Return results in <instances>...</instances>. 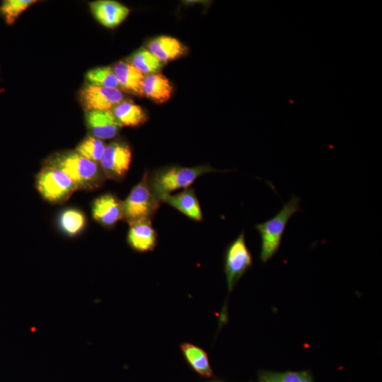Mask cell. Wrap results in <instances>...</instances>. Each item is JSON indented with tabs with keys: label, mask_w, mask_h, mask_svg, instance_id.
<instances>
[{
	"label": "cell",
	"mask_w": 382,
	"mask_h": 382,
	"mask_svg": "<svg viewBox=\"0 0 382 382\" xmlns=\"http://www.w3.org/2000/svg\"><path fill=\"white\" fill-rule=\"evenodd\" d=\"M259 382H313L306 371H287L283 373L265 371L260 374Z\"/></svg>",
	"instance_id": "cb8c5ba5"
},
{
	"label": "cell",
	"mask_w": 382,
	"mask_h": 382,
	"mask_svg": "<svg viewBox=\"0 0 382 382\" xmlns=\"http://www.w3.org/2000/svg\"><path fill=\"white\" fill-rule=\"evenodd\" d=\"M89 6L94 18L108 28L118 26L129 13L127 6L115 1H96L91 2Z\"/></svg>",
	"instance_id": "8fae6325"
},
{
	"label": "cell",
	"mask_w": 382,
	"mask_h": 382,
	"mask_svg": "<svg viewBox=\"0 0 382 382\" xmlns=\"http://www.w3.org/2000/svg\"><path fill=\"white\" fill-rule=\"evenodd\" d=\"M132 161L129 146L122 141H115L105 147L100 162L105 176L111 180H120L128 172Z\"/></svg>",
	"instance_id": "52a82bcc"
},
{
	"label": "cell",
	"mask_w": 382,
	"mask_h": 382,
	"mask_svg": "<svg viewBox=\"0 0 382 382\" xmlns=\"http://www.w3.org/2000/svg\"><path fill=\"white\" fill-rule=\"evenodd\" d=\"M91 211L96 221L111 227L123 219V202L112 194H104L93 201Z\"/></svg>",
	"instance_id": "9c48e42d"
},
{
	"label": "cell",
	"mask_w": 382,
	"mask_h": 382,
	"mask_svg": "<svg viewBox=\"0 0 382 382\" xmlns=\"http://www.w3.org/2000/svg\"><path fill=\"white\" fill-rule=\"evenodd\" d=\"M164 202L196 221L202 220L201 207L194 188L188 187L175 195H167L162 198Z\"/></svg>",
	"instance_id": "4fadbf2b"
},
{
	"label": "cell",
	"mask_w": 382,
	"mask_h": 382,
	"mask_svg": "<svg viewBox=\"0 0 382 382\" xmlns=\"http://www.w3.org/2000/svg\"><path fill=\"white\" fill-rule=\"evenodd\" d=\"M80 99L88 110H110L123 100L121 90L88 84L80 93Z\"/></svg>",
	"instance_id": "ba28073f"
},
{
	"label": "cell",
	"mask_w": 382,
	"mask_h": 382,
	"mask_svg": "<svg viewBox=\"0 0 382 382\" xmlns=\"http://www.w3.org/2000/svg\"><path fill=\"white\" fill-rule=\"evenodd\" d=\"M159 204L151 191L149 173L146 171L123 202V219L129 224L141 220L151 221Z\"/></svg>",
	"instance_id": "277c9868"
},
{
	"label": "cell",
	"mask_w": 382,
	"mask_h": 382,
	"mask_svg": "<svg viewBox=\"0 0 382 382\" xmlns=\"http://www.w3.org/2000/svg\"><path fill=\"white\" fill-rule=\"evenodd\" d=\"M128 245L134 250L145 253L153 250L157 243V234L151 221L141 220L129 224Z\"/></svg>",
	"instance_id": "7c38bea8"
},
{
	"label": "cell",
	"mask_w": 382,
	"mask_h": 382,
	"mask_svg": "<svg viewBox=\"0 0 382 382\" xmlns=\"http://www.w3.org/2000/svg\"><path fill=\"white\" fill-rule=\"evenodd\" d=\"M180 347L186 361L197 374L206 378L213 376L208 355L202 348L187 342L181 343Z\"/></svg>",
	"instance_id": "e0dca14e"
},
{
	"label": "cell",
	"mask_w": 382,
	"mask_h": 382,
	"mask_svg": "<svg viewBox=\"0 0 382 382\" xmlns=\"http://www.w3.org/2000/svg\"><path fill=\"white\" fill-rule=\"evenodd\" d=\"M59 224L65 234L73 236L83 229L86 217L83 213L77 209H66L60 214Z\"/></svg>",
	"instance_id": "ffe728a7"
},
{
	"label": "cell",
	"mask_w": 382,
	"mask_h": 382,
	"mask_svg": "<svg viewBox=\"0 0 382 382\" xmlns=\"http://www.w3.org/2000/svg\"><path fill=\"white\" fill-rule=\"evenodd\" d=\"M86 121L93 137L100 140L114 138L122 127L111 110L88 111Z\"/></svg>",
	"instance_id": "30bf717a"
},
{
	"label": "cell",
	"mask_w": 382,
	"mask_h": 382,
	"mask_svg": "<svg viewBox=\"0 0 382 382\" xmlns=\"http://www.w3.org/2000/svg\"><path fill=\"white\" fill-rule=\"evenodd\" d=\"M50 166L66 174L78 189L98 188L106 178L98 163L88 160L76 152L60 155L53 159Z\"/></svg>",
	"instance_id": "3957f363"
},
{
	"label": "cell",
	"mask_w": 382,
	"mask_h": 382,
	"mask_svg": "<svg viewBox=\"0 0 382 382\" xmlns=\"http://www.w3.org/2000/svg\"><path fill=\"white\" fill-rule=\"evenodd\" d=\"M209 165L194 167L167 166L149 173V185L153 195L160 202L172 192L188 188L199 177L210 172H220Z\"/></svg>",
	"instance_id": "6da1fadb"
},
{
	"label": "cell",
	"mask_w": 382,
	"mask_h": 382,
	"mask_svg": "<svg viewBox=\"0 0 382 382\" xmlns=\"http://www.w3.org/2000/svg\"><path fill=\"white\" fill-rule=\"evenodd\" d=\"M35 0H5L0 6V15L8 25H13L20 15L35 4Z\"/></svg>",
	"instance_id": "603a6c76"
},
{
	"label": "cell",
	"mask_w": 382,
	"mask_h": 382,
	"mask_svg": "<svg viewBox=\"0 0 382 382\" xmlns=\"http://www.w3.org/2000/svg\"><path fill=\"white\" fill-rule=\"evenodd\" d=\"M88 84L109 88L121 89L118 79L110 66H100L88 71L86 74Z\"/></svg>",
	"instance_id": "44dd1931"
},
{
	"label": "cell",
	"mask_w": 382,
	"mask_h": 382,
	"mask_svg": "<svg viewBox=\"0 0 382 382\" xmlns=\"http://www.w3.org/2000/svg\"><path fill=\"white\" fill-rule=\"evenodd\" d=\"M147 49L163 63L177 59L187 52V47L178 40L166 35L150 40Z\"/></svg>",
	"instance_id": "5bb4252c"
},
{
	"label": "cell",
	"mask_w": 382,
	"mask_h": 382,
	"mask_svg": "<svg viewBox=\"0 0 382 382\" xmlns=\"http://www.w3.org/2000/svg\"><path fill=\"white\" fill-rule=\"evenodd\" d=\"M300 201V197L293 195L274 216L255 226L260 237V258L262 262H267L278 251L289 221L301 211Z\"/></svg>",
	"instance_id": "7a4b0ae2"
},
{
	"label": "cell",
	"mask_w": 382,
	"mask_h": 382,
	"mask_svg": "<svg viewBox=\"0 0 382 382\" xmlns=\"http://www.w3.org/2000/svg\"><path fill=\"white\" fill-rule=\"evenodd\" d=\"M112 69L122 90L138 96H143L142 83L145 76L141 72L125 61L117 62Z\"/></svg>",
	"instance_id": "9a60e30c"
},
{
	"label": "cell",
	"mask_w": 382,
	"mask_h": 382,
	"mask_svg": "<svg viewBox=\"0 0 382 382\" xmlns=\"http://www.w3.org/2000/svg\"><path fill=\"white\" fill-rule=\"evenodd\" d=\"M112 111L122 127H138L147 120L146 114L142 108L129 100H122L115 106Z\"/></svg>",
	"instance_id": "ac0fdd59"
},
{
	"label": "cell",
	"mask_w": 382,
	"mask_h": 382,
	"mask_svg": "<svg viewBox=\"0 0 382 382\" xmlns=\"http://www.w3.org/2000/svg\"><path fill=\"white\" fill-rule=\"evenodd\" d=\"M253 265V256L248 249L243 231L226 248L224 272L227 288L231 292L238 280Z\"/></svg>",
	"instance_id": "8992f818"
},
{
	"label": "cell",
	"mask_w": 382,
	"mask_h": 382,
	"mask_svg": "<svg viewBox=\"0 0 382 382\" xmlns=\"http://www.w3.org/2000/svg\"><path fill=\"white\" fill-rule=\"evenodd\" d=\"M128 62L144 75L157 73L164 64L146 48H142L135 52L130 57Z\"/></svg>",
	"instance_id": "d6986e66"
},
{
	"label": "cell",
	"mask_w": 382,
	"mask_h": 382,
	"mask_svg": "<svg viewBox=\"0 0 382 382\" xmlns=\"http://www.w3.org/2000/svg\"><path fill=\"white\" fill-rule=\"evenodd\" d=\"M106 146L103 141L93 136L85 138L76 147V153L83 157L98 163L105 153Z\"/></svg>",
	"instance_id": "7402d4cb"
},
{
	"label": "cell",
	"mask_w": 382,
	"mask_h": 382,
	"mask_svg": "<svg viewBox=\"0 0 382 382\" xmlns=\"http://www.w3.org/2000/svg\"><path fill=\"white\" fill-rule=\"evenodd\" d=\"M173 87L169 80L161 73H154L144 76L142 83L143 96L157 103L167 101L171 96Z\"/></svg>",
	"instance_id": "2e32d148"
},
{
	"label": "cell",
	"mask_w": 382,
	"mask_h": 382,
	"mask_svg": "<svg viewBox=\"0 0 382 382\" xmlns=\"http://www.w3.org/2000/svg\"><path fill=\"white\" fill-rule=\"evenodd\" d=\"M36 186L42 197L52 203L65 202L78 190L66 174L52 166L45 167L39 172Z\"/></svg>",
	"instance_id": "5b68a950"
}]
</instances>
